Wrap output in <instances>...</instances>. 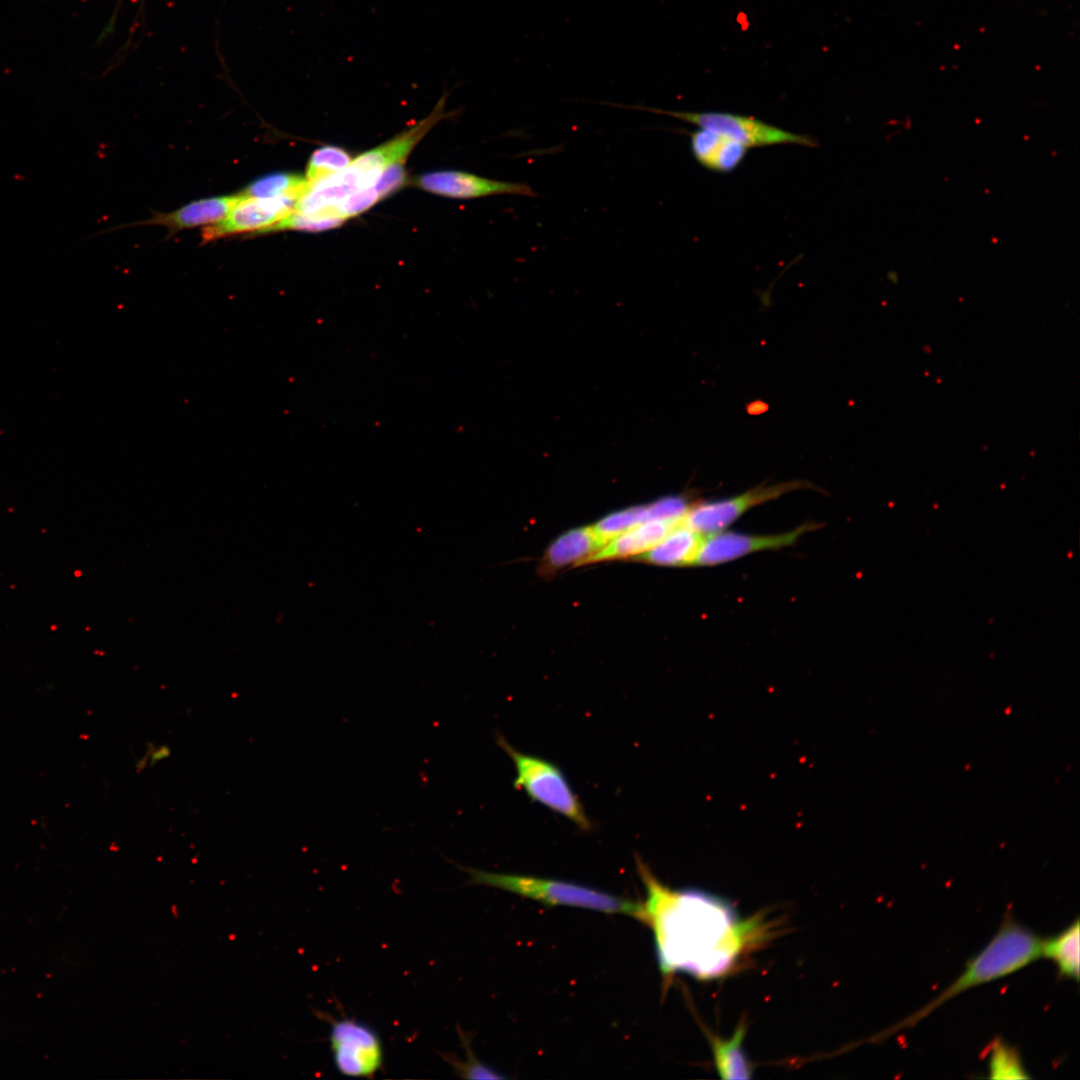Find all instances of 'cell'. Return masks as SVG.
<instances>
[{"label": "cell", "mask_w": 1080, "mask_h": 1080, "mask_svg": "<svg viewBox=\"0 0 1080 1080\" xmlns=\"http://www.w3.org/2000/svg\"><path fill=\"white\" fill-rule=\"evenodd\" d=\"M1079 930V919L1076 918L1059 934L1043 939L1041 950L1042 957L1055 963L1058 976L1075 981L1079 980Z\"/></svg>", "instance_id": "17"}, {"label": "cell", "mask_w": 1080, "mask_h": 1080, "mask_svg": "<svg viewBox=\"0 0 1080 1080\" xmlns=\"http://www.w3.org/2000/svg\"><path fill=\"white\" fill-rule=\"evenodd\" d=\"M745 1025L740 1024L730 1038L710 1036L715 1069L723 1079H750L752 1066L743 1049Z\"/></svg>", "instance_id": "16"}, {"label": "cell", "mask_w": 1080, "mask_h": 1080, "mask_svg": "<svg viewBox=\"0 0 1080 1080\" xmlns=\"http://www.w3.org/2000/svg\"><path fill=\"white\" fill-rule=\"evenodd\" d=\"M802 489L817 488L805 480L768 485L763 483L733 497L692 504L683 523L703 536L717 533L726 530L750 509Z\"/></svg>", "instance_id": "7"}, {"label": "cell", "mask_w": 1080, "mask_h": 1080, "mask_svg": "<svg viewBox=\"0 0 1080 1080\" xmlns=\"http://www.w3.org/2000/svg\"><path fill=\"white\" fill-rule=\"evenodd\" d=\"M352 159L343 149L336 146H322L311 155L305 174L308 185L330 177L345 169Z\"/></svg>", "instance_id": "20"}, {"label": "cell", "mask_w": 1080, "mask_h": 1080, "mask_svg": "<svg viewBox=\"0 0 1080 1080\" xmlns=\"http://www.w3.org/2000/svg\"><path fill=\"white\" fill-rule=\"evenodd\" d=\"M406 181L404 163L397 162L386 167L374 185L380 200L397 191Z\"/></svg>", "instance_id": "25"}, {"label": "cell", "mask_w": 1080, "mask_h": 1080, "mask_svg": "<svg viewBox=\"0 0 1080 1080\" xmlns=\"http://www.w3.org/2000/svg\"><path fill=\"white\" fill-rule=\"evenodd\" d=\"M1043 938L1016 922L1009 913L987 945L970 961L963 972L925 1006L878 1035L884 1039L901 1029L912 1027L931 1012L971 988L1010 975L1042 957Z\"/></svg>", "instance_id": "2"}, {"label": "cell", "mask_w": 1080, "mask_h": 1080, "mask_svg": "<svg viewBox=\"0 0 1080 1080\" xmlns=\"http://www.w3.org/2000/svg\"><path fill=\"white\" fill-rule=\"evenodd\" d=\"M496 743L513 761L516 777L513 786L524 791L530 800L572 821L580 830L589 832L593 823L562 770L553 762L524 754L501 735Z\"/></svg>", "instance_id": "4"}, {"label": "cell", "mask_w": 1080, "mask_h": 1080, "mask_svg": "<svg viewBox=\"0 0 1080 1080\" xmlns=\"http://www.w3.org/2000/svg\"><path fill=\"white\" fill-rule=\"evenodd\" d=\"M602 103L614 107L643 110L674 117L698 128L708 129L726 136L747 149L781 144H795L806 147H815L817 145L816 140L810 136L783 130L750 116L719 111H672L641 105Z\"/></svg>", "instance_id": "5"}, {"label": "cell", "mask_w": 1080, "mask_h": 1080, "mask_svg": "<svg viewBox=\"0 0 1080 1080\" xmlns=\"http://www.w3.org/2000/svg\"><path fill=\"white\" fill-rule=\"evenodd\" d=\"M690 148L699 164L706 169L721 173L735 170L748 151L740 143L703 128L690 133Z\"/></svg>", "instance_id": "12"}, {"label": "cell", "mask_w": 1080, "mask_h": 1080, "mask_svg": "<svg viewBox=\"0 0 1080 1080\" xmlns=\"http://www.w3.org/2000/svg\"><path fill=\"white\" fill-rule=\"evenodd\" d=\"M678 524L680 523L653 519L645 520L607 542L591 555L584 564L641 556L659 543Z\"/></svg>", "instance_id": "11"}, {"label": "cell", "mask_w": 1080, "mask_h": 1080, "mask_svg": "<svg viewBox=\"0 0 1080 1080\" xmlns=\"http://www.w3.org/2000/svg\"><path fill=\"white\" fill-rule=\"evenodd\" d=\"M456 864V863H455ZM456 866L469 875V883L506 890L546 905H563L620 913L644 921L641 902L621 898L593 888L556 879L487 872Z\"/></svg>", "instance_id": "3"}, {"label": "cell", "mask_w": 1080, "mask_h": 1080, "mask_svg": "<svg viewBox=\"0 0 1080 1080\" xmlns=\"http://www.w3.org/2000/svg\"><path fill=\"white\" fill-rule=\"evenodd\" d=\"M646 890L644 921L654 933L660 970L719 977L766 934L759 919L743 920L726 899L700 889L671 890L635 857Z\"/></svg>", "instance_id": "1"}, {"label": "cell", "mask_w": 1080, "mask_h": 1080, "mask_svg": "<svg viewBox=\"0 0 1080 1080\" xmlns=\"http://www.w3.org/2000/svg\"><path fill=\"white\" fill-rule=\"evenodd\" d=\"M380 200L374 187L355 191L346 196L336 207V217L345 221L368 210Z\"/></svg>", "instance_id": "23"}, {"label": "cell", "mask_w": 1080, "mask_h": 1080, "mask_svg": "<svg viewBox=\"0 0 1080 1080\" xmlns=\"http://www.w3.org/2000/svg\"><path fill=\"white\" fill-rule=\"evenodd\" d=\"M703 537L682 521L640 558L660 566H693Z\"/></svg>", "instance_id": "14"}, {"label": "cell", "mask_w": 1080, "mask_h": 1080, "mask_svg": "<svg viewBox=\"0 0 1080 1080\" xmlns=\"http://www.w3.org/2000/svg\"><path fill=\"white\" fill-rule=\"evenodd\" d=\"M339 220H316L293 210L288 216L273 225L267 232L283 230L324 231L341 225Z\"/></svg>", "instance_id": "24"}, {"label": "cell", "mask_w": 1080, "mask_h": 1080, "mask_svg": "<svg viewBox=\"0 0 1080 1080\" xmlns=\"http://www.w3.org/2000/svg\"><path fill=\"white\" fill-rule=\"evenodd\" d=\"M988 1077L991 1079H1029L1023 1062L1014 1047L995 1039L988 1053Z\"/></svg>", "instance_id": "19"}, {"label": "cell", "mask_w": 1080, "mask_h": 1080, "mask_svg": "<svg viewBox=\"0 0 1080 1080\" xmlns=\"http://www.w3.org/2000/svg\"><path fill=\"white\" fill-rule=\"evenodd\" d=\"M305 177L291 173H273L253 181L242 193L247 197L274 198L287 196L296 201L307 189Z\"/></svg>", "instance_id": "18"}, {"label": "cell", "mask_w": 1080, "mask_h": 1080, "mask_svg": "<svg viewBox=\"0 0 1080 1080\" xmlns=\"http://www.w3.org/2000/svg\"><path fill=\"white\" fill-rule=\"evenodd\" d=\"M296 202L287 196L257 198L244 195L223 220L204 228L203 240L246 232L266 233L294 210Z\"/></svg>", "instance_id": "9"}, {"label": "cell", "mask_w": 1080, "mask_h": 1080, "mask_svg": "<svg viewBox=\"0 0 1080 1080\" xmlns=\"http://www.w3.org/2000/svg\"><path fill=\"white\" fill-rule=\"evenodd\" d=\"M822 526L806 521L793 530L777 534L756 535L727 530L709 534L703 537L693 566H716L755 552L789 547L802 535Z\"/></svg>", "instance_id": "8"}, {"label": "cell", "mask_w": 1080, "mask_h": 1080, "mask_svg": "<svg viewBox=\"0 0 1080 1080\" xmlns=\"http://www.w3.org/2000/svg\"><path fill=\"white\" fill-rule=\"evenodd\" d=\"M415 185L425 191L457 199L492 195L537 196L536 191L526 183L493 180L460 171L425 173L415 180Z\"/></svg>", "instance_id": "10"}, {"label": "cell", "mask_w": 1080, "mask_h": 1080, "mask_svg": "<svg viewBox=\"0 0 1080 1080\" xmlns=\"http://www.w3.org/2000/svg\"><path fill=\"white\" fill-rule=\"evenodd\" d=\"M645 520H647L646 505L611 513L592 527L605 545L616 536Z\"/></svg>", "instance_id": "22"}, {"label": "cell", "mask_w": 1080, "mask_h": 1080, "mask_svg": "<svg viewBox=\"0 0 1080 1080\" xmlns=\"http://www.w3.org/2000/svg\"><path fill=\"white\" fill-rule=\"evenodd\" d=\"M602 546L604 543L592 526L572 529L549 546L544 557L545 564L551 569L584 564Z\"/></svg>", "instance_id": "15"}, {"label": "cell", "mask_w": 1080, "mask_h": 1080, "mask_svg": "<svg viewBox=\"0 0 1080 1080\" xmlns=\"http://www.w3.org/2000/svg\"><path fill=\"white\" fill-rule=\"evenodd\" d=\"M318 1015L330 1025L329 1045L338 1073L372 1078L383 1068L382 1040L372 1026L354 1018H334L321 1011Z\"/></svg>", "instance_id": "6"}, {"label": "cell", "mask_w": 1080, "mask_h": 1080, "mask_svg": "<svg viewBox=\"0 0 1080 1080\" xmlns=\"http://www.w3.org/2000/svg\"><path fill=\"white\" fill-rule=\"evenodd\" d=\"M458 1035L466 1051L467 1059L464 1061L455 1054H441V1057L453 1068L455 1074L465 1079H502L504 1076L496 1070L476 1058L471 1049V1038L468 1033L457 1027Z\"/></svg>", "instance_id": "21"}, {"label": "cell", "mask_w": 1080, "mask_h": 1080, "mask_svg": "<svg viewBox=\"0 0 1080 1080\" xmlns=\"http://www.w3.org/2000/svg\"><path fill=\"white\" fill-rule=\"evenodd\" d=\"M243 197V193H238L193 201L173 212L158 215L151 222L173 230L213 225L223 220Z\"/></svg>", "instance_id": "13"}]
</instances>
